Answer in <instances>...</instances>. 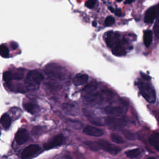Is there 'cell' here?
<instances>
[{
	"label": "cell",
	"mask_w": 159,
	"mask_h": 159,
	"mask_svg": "<svg viewBox=\"0 0 159 159\" xmlns=\"http://www.w3.org/2000/svg\"><path fill=\"white\" fill-rule=\"evenodd\" d=\"M43 128L42 127H39V126H37V127H34V128L32 129V134L33 135H39L41 134V132H44L43 130Z\"/></svg>",
	"instance_id": "cell-28"
},
{
	"label": "cell",
	"mask_w": 159,
	"mask_h": 159,
	"mask_svg": "<svg viewBox=\"0 0 159 159\" xmlns=\"http://www.w3.org/2000/svg\"><path fill=\"white\" fill-rule=\"evenodd\" d=\"M40 150V147L36 144H32L29 145L24 149L21 154V157L23 159H29L32 156H34Z\"/></svg>",
	"instance_id": "cell-7"
},
{
	"label": "cell",
	"mask_w": 159,
	"mask_h": 159,
	"mask_svg": "<svg viewBox=\"0 0 159 159\" xmlns=\"http://www.w3.org/2000/svg\"></svg>",
	"instance_id": "cell-41"
},
{
	"label": "cell",
	"mask_w": 159,
	"mask_h": 159,
	"mask_svg": "<svg viewBox=\"0 0 159 159\" xmlns=\"http://www.w3.org/2000/svg\"><path fill=\"white\" fill-rule=\"evenodd\" d=\"M115 23V19L112 16H108L105 19L104 24L106 26H111Z\"/></svg>",
	"instance_id": "cell-26"
},
{
	"label": "cell",
	"mask_w": 159,
	"mask_h": 159,
	"mask_svg": "<svg viewBox=\"0 0 159 159\" xmlns=\"http://www.w3.org/2000/svg\"><path fill=\"white\" fill-rule=\"evenodd\" d=\"M105 41L108 47L109 48L113 47L114 44H115V37H114V32L112 31H110L107 32L106 34H105Z\"/></svg>",
	"instance_id": "cell-18"
},
{
	"label": "cell",
	"mask_w": 159,
	"mask_h": 159,
	"mask_svg": "<svg viewBox=\"0 0 159 159\" xmlns=\"http://www.w3.org/2000/svg\"><path fill=\"white\" fill-rule=\"evenodd\" d=\"M154 31L155 36L159 39V19L155 23L154 26Z\"/></svg>",
	"instance_id": "cell-29"
},
{
	"label": "cell",
	"mask_w": 159,
	"mask_h": 159,
	"mask_svg": "<svg viewBox=\"0 0 159 159\" xmlns=\"http://www.w3.org/2000/svg\"><path fill=\"white\" fill-rule=\"evenodd\" d=\"M139 89L140 90L142 96L149 103H154L156 99V94L154 89L149 83L139 81L137 83Z\"/></svg>",
	"instance_id": "cell-1"
},
{
	"label": "cell",
	"mask_w": 159,
	"mask_h": 159,
	"mask_svg": "<svg viewBox=\"0 0 159 159\" xmlns=\"http://www.w3.org/2000/svg\"><path fill=\"white\" fill-rule=\"evenodd\" d=\"M65 141L64 136L62 134H58L53 137L50 141L45 143L44 145V148L45 150H49L53 148L57 147L63 144Z\"/></svg>",
	"instance_id": "cell-5"
},
{
	"label": "cell",
	"mask_w": 159,
	"mask_h": 159,
	"mask_svg": "<svg viewBox=\"0 0 159 159\" xmlns=\"http://www.w3.org/2000/svg\"><path fill=\"white\" fill-rule=\"evenodd\" d=\"M83 115L87 117V118L88 120L93 124H95L96 125H103V124L102 123V121L101 120L100 118H99L98 116H96L93 113H92L91 111L87 109H83Z\"/></svg>",
	"instance_id": "cell-11"
},
{
	"label": "cell",
	"mask_w": 159,
	"mask_h": 159,
	"mask_svg": "<svg viewBox=\"0 0 159 159\" xmlns=\"http://www.w3.org/2000/svg\"><path fill=\"white\" fill-rule=\"evenodd\" d=\"M11 47H12V48L13 49H14V50L18 48V44H17V43H15V42H13V43L12 44V45H11Z\"/></svg>",
	"instance_id": "cell-33"
},
{
	"label": "cell",
	"mask_w": 159,
	"mask_h": 159,
	"mask_svg": "<svg viewBox=\"0 0 159 159\" xmlns=\"http://www.w3.org/2000/svg\"><path fill=\"white\" fill-rule=\"evenodd\" d=\"M85 144L87 145L90 149L93 151H98L99 150V145L97 142H92V141H86Z\"/></svg>",
	"instance_id": "cell-23"
},
{
	"label": "cell",
	"mask_w": 159,
	"mask_h": 159,
	"mask_svg": "<svg viewBox=\"0 0 159 159\" xmlns=\"http://www.w3.org/2000/svg\"><path fill=\"white\" fill-rule=\"evenodd\" d=\"M23 107L26 111L30 112L31 114L34 113L36 110V105L32 103H26L23 104Z\"/></svg>",
	"instance_id": "cell-22"
},
{
	"label": "cell",
	"mask_w": 159,
	"mask_h": 159,
	"mask_svg": "<svg viewBox=\"0 0 159 159\" xmlns=\"http://www.w3.org/2000/svg\"><path fill=\"white\" fill-rule=\"evenodd\" d=\"M88 80V76L87 74H78L74 78V83L75 85L79 86L85 84Z\"/></svg>",
	"instance_id": "cell-16"
},
{
	"label": "cell",
	"mask_w": 159,
	"mask_h": 159,
	"mask_svg": "<svg viewBox=\"0 0 159 159\" xmlns=\"http://www.w3.org/2000/svg\"><path fill=\"white\" fill-rule=\"evenodd\" d=\"M141 75L142 77L144 80H146V81H150V80H151L150 77L149 76V75H147V74H144V73H141Z\"/></svg>",
	"instance_id": "cell-31"
},
{
	"label": "cell",
	"mask_w": 159,
	"mask_h": 159,
	"mask_svg": "<svg viewBox=\"0 0 159 159\" xmlns=\"http://www.w3.org/2000/svg\"><path fill=\"white\" fill-rule=\"evenodd\" d=\"M123 134L125 136V137H126L128 139H129V140H130V141H133L136 139L135 135L133 133H132V132H129V131H124Z\"/></svg>",
	"instance_id": "cell-27"
},
{
	"label": "cell",
	"mask_w": 159,
	"mask_h": 159,
	"mask_svg": "<svg viewBox=\"0 0 159 159\" xmlns=\"http://www.w3.org/2000/svg\"><path fill=\"white\" fill-rule=\"evenodd\" d=\"M147 159H156V158H154V157H149V158H147Z\"/></svg>",
	"instance_id": "cell-37"
},
{
	"label": "cell",
	"mask_w": 159,
	"mask_h": 159,
	"mask_svg": "<svg viewBox=\"0 0 159 159\" xmlns=\"http://www.w3.org/2000/svg\"><path fill=\"white\" fill-rule=\"evenodd\" d=\"M157 7H158V9H159V4L157 6Z\"/></svg>",
	"instance_id": "cell-39"
},
{
	"label": "cell",
	"mask_w": 159,
	"mask_h": 159,
	"mask_svg": "<svg viewBox=\"0 0 159 159\" xmlns=\"http://www.w3.org/2000/svg\"><path fill=\"white\" fill-rule=\"evenodd\" d=\"M104 112L107 115L114 116H119L123 113V110L120 107L108 106L104 109Z\"/></svg>",
	"instance_id": "cell-15"
},
{
	"label": "cell",
	"mask_w": 159,
	"mask_h": 159,
	"mask_svg": "<svg viewBox=\"0 0 159 159\" xmlns=\"http://www.w3.org/2000/svg\"><path fill=\"white\" fill-rule=\"evenodd\" d=\"M29 137V136L28 131L26 129L22 128L19 129L18 131L16 132L15 136V140L18 144L22 145L28 141Z\"/></svg>",
	"instance_id": "cell-9"
},
{
	"label": "cell",
	"mask_w": 159,
	"mask_h": 159,
	"mask_svg": "<svg viewBox=\"0 0 159 159\" xmlns=\"http://www.w3.org/2000/svg\"><path fill=\"white\" fill-rule=\"evenodd\" d=\"M109 8V9L112 12H115V9H114V8H112V7H109L108 8Z\"/></svg>",
	"instance_id": "cell-35"
},
{
	"label": "cell",
	"mask_w": 159,
	"mask_h": 159,
	"mask_svg": "<svg viewBox=\"0 0 159 159\" xmlns=\"http://www.w3.org/2000/svg\"><path fill=\"white\" fill-rule=\"evenodd\" d=\"M44 79L42 74L37 70H32L29 71L26 76L25 82L31 87L39 86Z\"/></svg>",
	"instance_id": "cell-2"
},
{
	"label": "cell",
	"mask_w": 159,
	"mask_h": 159,
	"mask_svg": "<svg viewBox=\"0 0 159 159\" xmlns=\"http://www.w3.org/2000/svg\"><path fill=\"white\" fill-rule=\"evenodd\" d=\"M109 128L112 130H119L124 127L126 122L121 118H117L116 117H108L105 120Z\"/></svg>",
	"instance_id": "cell-3"
},
{
	"label": "cell",
	"mask_w": 159,
	"mask_h": 159,
	"mask_svg": "<svg viewBox=\"0 0 159 159\" xmlns=\"http://www.w3.org/2000/svg\"><path fill=\"white\" fill-rule=\"evenodd\" d=\"M83 133L90 136L100 137L104 134V132L103 130L96 127L91 126V125H87V126H86L84 128Z\"/></svg>",
	"instance_id": "cell-10"
},
{
	"label": "cell",
	"mask_w": 159,
	"mask_h": 159,
	"mask_svg": "<svg viewBox=\"0 0 159 159\" xmlns=\"http://www.w3.org/2000/svg\"><path fill=\"white\" fill-rule=\"evenodd\" d=\"M140 152H141L140 150H139V149H134L127 151L126 152H125V154H126V155L128 157L131 158H134L137 157L139 155H140Z\"/></svg>",
	"instance_id": "cell-21"
},
{
	"label": "cell",
	"mask_w": 159,
	"mask_h": 159,
	"mask_svg": "<svg viewBox=\"0 0 159 159\" xmlns=\"http://www.w3.org/2000/svg\"><path fill=\"white\" fill-rule=\"evenodd\" d=\"M134 1V0H125V4H131Z\"/></svg>",
	"instance_id": "cell-34"
},
{
	"label": "cell",
	"mask_w": 159,
	"mask_h": 159,
	"mask_svg": "<svg viewBox=\"0 0 159 159\" xmlns=\"http://www.w3.org/2000/svg\"><path fill=\"white\" fill-rule=\"evenodd\" d=\"M98 144L99 145V149H102L106 152H108V153L116 155L118 154L119 152L121 151V149L116 147V145L112 144L105 140H99L97 141Z\"/></svg>",
	"instance_id": "cell-4"
},
{
	"label": "cell",
	"mask_w": 159,
	"mask_h": 159,
	"mask_svg": "<svg viewBox=\"0 0 159 159\" xmlns=\"http://www.w3.org/2000/svg\"><path fill=\"white\" fill-rule=\"evenodd\" d=\"M96 3V0H88V1H86L85 5L87 8L91 9L94 7Z\"/></svg>",
	"instance_id": "cell-30"
},
{
	"label": "cell",
	"mask_w": 159,
	"mask_h": 159,
	"mask_svg": "<svg viewBox=\"0 0 159 159\" xmlns=\"http://www.w3.org/2000/svg\"><path fill=\"white\" fill-rule=\"evenodd\" d=\"M93 26H94V27H96V26H97V24H96V22H95V21H93Z\"/></svg>",
	"instance_id": "cell-36"
},
{
	"label": "cell",
	"mask_w": 159,
	"mask_h": 159,
	"mask_svg": "<svg viewBox=\"0 0 159 159\" xmlns=\"http://www.w3.org/2000/svg\"><path fill=\"white\" fill-rule=\"evenodd\" d=\"M158 120H159V115H158Z\"/></svg>",
	"instance_id": "cell-40"
},
{
	"label": "cell",
	"mask_w": 159,
	"mask_h": 159,
	"mask_svg": "<svg viewBox=\"0 0 159 159\" xmlns=\"http://www.w3.org/2000/svg\"><path fill=\"white\" fill-rule=\"evenodd\" d=\"M149 142L152 147L159 152V132L151 134L149 139Z\"/></svg>",
	"instance_id": "cell-14"
},
{
	"label": "cell",
	"mask_w": 159,
	"mask_h": 159,
	"mask_svg": "<svg viewBox=\"0 0 159 159\" xmlns=\"http://www.w3.org/2000/svg\"><path fill=\"white\" fill-rule=\"evenodd\" d=\"M152 41V33L151 31H146L144 34V42L147 47H149Z\"/></svg>",
	"instance_id": "cell-20"
},
{
	"label": "cell",
	"mask_w": 159,
	"mask_h": 159,
	"mask_svg": "<svg viewBox=\"0 0 159 159\" xmlns=\"http://www.w3.org/2000/svg\"><path fill=\"white\" fill-rule=\"evenodd\" d=\"M98 88V83L96 82H91V83H90L89 84H88L86 87H85V88L83 89V91L84 93L85 94V96L91 95V93L93 91H94L95 90H96Z\"/></svg>",
	"instance_id": "cell-17"
},
{
	"label": "cell",
	"mask_w": 159,
	"mask_h": 159,
	"mask_svg": "<svg viewBox=\"0 0 159 159\" xmlns=\"http://www.w3.org/2000/svg\"><path fill=\"white\" fill-rule=\"evenodd\" d=\"M115 46L112 47V54L116 56H122L125 54V50L123 46V42H119L118 39L116 40ZM115 45V44H114Z\"/></svg>",
	"instance_id": "cell-12"
},
{
	"label": "cell",
	"mask_w": 159,
	"mask_h": 159,
	"mask_svg": "<svg viewBox=\"0 0 159 159\" xmlns=\"http://www.w3.org/2000/svg\"><path fill=\"white\" fill-rule=\"evenodd\" d=\"M159 14V9L157 6H153L149 8L146 12L144 18V21L146 23H153L154 20L156 16Z\"/></svg>",
	"instance_id": "cell-8"
},
{
	"label": "cell",
	"mask_w": 159,
	"mask_h": 159,
	"mask_svg": "<svg viewBox=\"0 0 159 159\" xmlns=\"http://www.w3.org/2000/svg\"><path fill=\"white\" fill-rule=\"evenodd\" d=\"M58 68L55 67V65L54 67H51L49 66V67L47 68V69L46 70V74H47L49 76L52 77L53 78H55L57 79H61L63 76L61 73H60Z\"/></svg>",
	"instance_id": "cell-13"
},
{
	"label": "cell",
	"mask_w": 159,
	"mask_h": 159,
	"mask_svg": "<svg viewBox=\"0 0 159 159\" xmlns=\"http://www.w3.org/2000/svg\"><path fill=\"white\" fill-rule=\"evenodd\" d=\"M123 1V0H117V2H121Z\"/></svg>",
	"instance_id": "cell-38"
},
{
	"label": "cell",
	"mask_w": 159,
	"mask_h": 159,
	"mask_svg": "<svg viewBox=\"0 0 159 159\" xmlns=\"http://www.w3.org/2000/svg\"><path fill=\"white\" fill-rule=\"evenodd\" d=\"M115 15L117 16H121L122 15V11L120 9H117L115 10Z\"/></svg>",
	"instance_id": "cell-32"
},
{
	"label": "cell",
	"mask_w": 159,
	"mask_h": 159,
	"mask_svg": "<svg viewBox=\"0 0 159 159\" xmlns=\"http://www.w3.org/2000/svg\"><path fill=\"white\" fill-rule=\"evenodd\" d=\"M0 53L3 57L6 58L9 56V50L8 47L4 44H2L0 47Z\"/></svg>",
	"instance_id": "cell-25"
},
{
	"label": "cell",
	"mask_w": 159,
	"mask_h": 159,
	"mask_svg": "<svg viewBox=\"0 0 159 159\" xmlns=\"http://www.w3.org/2000/svg\"><path fill=\"white\" fill-rule=\"evenodd\" d=\"M1 124L4 129H8L11 124V119L8 114H4L1 118Z\"/></svg>",
	"instance_id": "cell-19"
},
{
	"label": "cell",
	"mask_w": 159,
	"mask_h": 159,
	"mask_svg": "<svg viewBox=\"0 0 159 159\" xmlns=\"http://www.w3.org/2000/svg\"><path fill=\"white\" fill-rule=\"evenodd\" d=\"M111 140L117 144H123L124 142L123 139L116 133H112L111 136Z\"/></svg>",
	"instance_id": "cell-24"
},
{
	"label": "cell",
	"mask_w": 159,
	"mask_h": 159,
	"mask_svg": "<svg viewBox=\"0 0 159 159\" xmlns=\"http://www.w3.org/2000/svg\"><path fill=\"white\" fill-rule=\"evenodd\" d=\"M24 77V71L22 69H18L15 71H6L3 74V80L8 82L12 80H19Z\"/></svg>",
	"instance_id": "cell-6"
}]
</instances>
